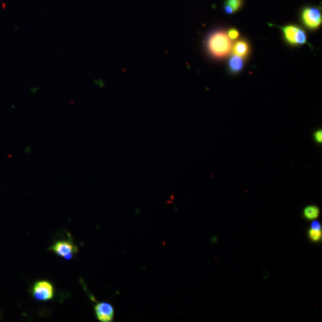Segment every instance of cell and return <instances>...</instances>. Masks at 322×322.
Instances as JSON below:
<instances>
[{"mask_svg":"<svg viewBox=\"0 0 322 322\" xmlns=\"http://www.w3.org/2000/svg\"><path fill=\"white\" fill-rule=\"evenodd\" d=\"M250 51L249 43H247L246 41L243 40L236 41L232 48L233 54L243 59L247 57L249 54Z\"/></svg>","mask_w":322,"mask_h":322,"instance_id":"52a82bcc","label":"cell"},{"mask_svg":"<svg viewBox=\"0 0 322 322\" xmlns=\"http://www.w3.org/2000/svg\"><path fill=\"white\" fill-rule=\"evenodd\" d=\"M244 64L243 59L237 56H233L229 60V69L233 73L239 72L243 68Z\"/></svg>","mask_w":322,"mask_h":322,"instance_id":"9c48e42d","label":"cell"},{"mask_svg":"<svg viewBox=\"0 0 322 322\" xmlns=\"http://www.w3.org/2000/svg\"><path fill=\"white\" fill-rule=\"evenodd\" d=\"M95 316L102 322H111L114 320L115 310L111 304L98 303L94 307Z\"/></svg>","mask_w":322,"mask_h":322,"instance_id":"8992f818","label":"cell"},{"mask_svg":"<svg viewBox=\"0 0 322 322\" xmlns=\"http://www.w3.org/2000/svg\"><path fill=\"white\" fill-rule=\"evenodd\" d=\"M302 18L304 24L310 30H316L321 23V14L315 8H307L303 10Z\"/></svg>","mask_w":322,"mask_h":322,"instance_id":"277c9868","label":"cell"},{"mask_svg":"<svg viewBox=\"0 0 322 322\" xmlns=\"http://www.w3.org/2000/svg\"><path fill=\"white\" fill-rule=\"evenodd\" d=\"M228 35L231 40H235L239 37V31L235 29V28H232V29L229 31Z\"/></svg>","mask_w":322,"mask_h":322,"instance_id":"4fadbf2b","label":"cell"},{"mask_svg":"<svg viewBox=\"0 0 322 322\" xmlns=\"http://www.w3.org/2000/svg\"><path fill=\"white\" fill-rule=\"evenodd\" d=\"M320 210L316 205H310L304 208L303 215L304 218L307 220L313 221L319 217Z\"/></svg>","mask_w":322,"mask_h":322,"instance_id":"ba28073f","label":"cell"},{"mask_svg":"<svg viewBox=\"0 0 322 322\" xmlns=\"http://www.w3.org/2000/svg\"><path fill=\"white\" fill-rule=\"evenodd\" d=\"M286 40L293 45L306 44L307 36L305 31L299 27L288 26L282 28Z\"/></svg>","mask_w":322,"mask_h":322,"instance_id":"7a4b0ae2","label":"cell"},{"mask_svg":"<svg viewBox=\"0 0 322 322\" xmlns=\"http://www.w3.org/2000/svg\"><path fill=\"white\" fill-rule=\"evenodd\" d=\"M33 295L37 300L49 301L55 296V288L48 281H38L33 286Z\"/></svg>","mask_w":322,"mask_h":322,"instance_id":"3957f363","label":"cell"},{"mask_svg":"<svg viewBox=\"0 0 322 322\" xmlns=\"http://www.w3.org/2000/svg\"><path fill=\"white\" fill-rule=\"evenodd\" d=\"M313 139L315 143L318 145L322 143V130L317 129L313 133Z\"/></svg>","mask_w":322,"mask_h":322,"instance_id":"7c38bea8","label":"cell"},{"mask_svg":"<svg viewBox=\"0 0 322 322\" xmlns=\"http://www.w3.org/2000/svg\"><path fill=\"white\" fill-rule=\"evenodd\" d=\"M310 239L313 242H318L321 239V229H314L310 228L308 232Z\"/></svg>","mask_w":322,"mask_h":322,"instance_id":"8fae6325","label":"cell"},{"mask_svg":"<svg viewBox=\"0 0 322 322\" xmlns=\"http://www.w3.org/2000/svg\"><path fill=\"white\" fill-rule=\"evenodd\" d=\"M206 48L212 58L222 59L226 57L231 51L232 41L225 31H215L207 37Z\"/></svg>","mask_w":322,"mask_h":322,"instance_id":"6da1fadb","label":"cell"},{"mask_svg":"<svg viewBox=\"0 0 322 322\" xmlns=\"http://www.w3.org/2000/svg\"><path fill=\"white\" fill-rule=\"evenodd\" d=\"M51 250L60 257L70 260L77 253L78 247L69 240H61L53 245Z\"/></svg>","mask_w":322,"mask_h":322,"instance_id":"5b68a950","label":"cell"},{"mask_svg":"<svg viewBox=\"0 0 322 322\" xmlns=\"http://www.w3.org/2000/svg\"><path fill=\"white\" fill-rule=\"evenodd\" d=\"M242 5L243 0H226L225 11L230 15V14L238 11Z\"/></svg>","mask_w":322,"mask_h":322,"instance_id":"30bf717a","label":"cell"},{"mask_svg":"<svg viewBox=\"0 0 322 322\" xmlns=\"http://www.w3.org/2000/svg\"><path fill=\"white\" fill-rule=\"evenodd\" d=\"M311 228H313L314 229H321V226L319 222L317 221H314L311 224Z\"/></svg>","mask_w":322,"mask_h":322,"instance_id":"5bb4252c","label":"cell"}]
</instances>
